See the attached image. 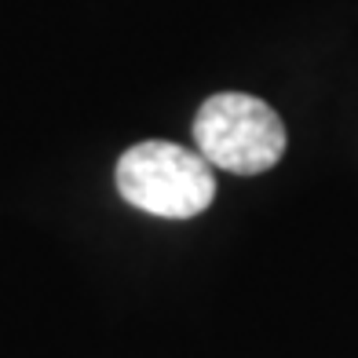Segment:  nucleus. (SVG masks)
<instances>
[{
	"label": "nucleus",
	"mask_w": 358,
	"mask_h": 358,
	"mask_svg": "<svg viewBox=\"0 0 358 358\" xmlns=\"http://www.w3.org/2000/svg\"><path fill=\"white\" fill-rule=\"evenodd\" d=\"M117 190L121 198L150 216L165 220H190L205 213L216 198L213 165L183 150L176 143H136L117 161Z\"/></svg>",
	"instance_id": "1"
},
{
	"label": "nucleus",
	"mask_w": 358,
	"mask_h": 358,
	"mask_svg": "<svg viewBox=\"0 0 358 358\" xmlns=\"http://www.w3.org/2000/svg\"><path fill=\"white\" fill-rule=\"evenodd\" d=\"M198 154L216 169L256 176L285 157V124L264 99L241 92H220L194 117Z\"/></svg>",
	"instance_id": "2"
}]
</instances>
